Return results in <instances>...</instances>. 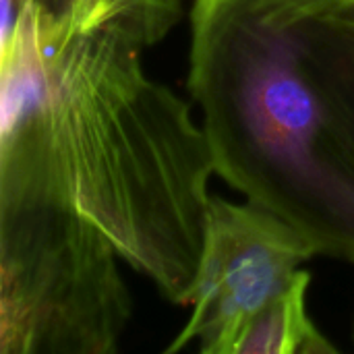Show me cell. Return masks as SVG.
Segmentation results:
<instances>
[{
    "label": "cell",
    "instance_id": "cell-1",
    "mask_svg": "<svg viewBox=\"0 0 354 354\" xmlns=\"http://www.w3.org/2000/svg\"><path fill=\"white\" fill-rule=\"evenodd\" d=\"M110 25L68 31L23 8L0 33V201L50 199L191 305L216 174L189 104Z\"/></svg>",
    "mask_w": 354,
    "mask_h": 354
},
{
    "label": "cell",
    "instance_id": "cell-2",
    "mask_svg": "<svg viewBox=\"0 0 354 354\" xmlns=\"http://www.w3.org/2000/svg\"><path fill=\"white\" fill-rule=\"evenodd\" d=\"M187 83L216 174L354 266V6L195 0Z\"/></svg>",
    "mask_w": 354,
    "mask_h": 354
},
{
    "label": "cell",
    "instance_id": "cell-3",
    "mask_svg": "<svg viewBox=\"0 0 354 354\" xmlns=\"http://www.w3.org/2000/svg\"><path fill=\"white\" fill-rule=\"evenodd\" d=\"M112 241L50 199L0 201V354H112L133 315Z\"/></svg>",
    "mask_w": 354,
    "mask_h": 354
},
{
    "label": "cell",
    "instance_id": "cell-4",
    "mask_svg": "<svg viewBox=\"0 0 354 354\" xmlns=\"http://www.w3.org/2000/svg\"><path fill=\"white\" fill-rule=\"evenodd\" d=\"M315 255V245L276 214L212 195L191 317L166 353L199 342L203 354H234L249 322Z\"/></svg>",
    "mask_w": 354,
    "mask_h": 354
},
{
    "label": "cell",
    "instance_id": "cell-5",
    "mask_svg": "<svg viewBox=\"0 0 354 354\" xmlns=\"http://www.w3.org/2000/svg\"><path fill=\"white\" fill-rule=\"evenodd\" d=\"M311 274L301 270L247 326L234 354H330L338 348L319 332L307 311Z\"/></svg>",
    "mask_w": 354,
    "mask_h": 354
},
{
    "label": "cell",
    "instance_id": "cell-6",
    "mask_svg": "<svg viewBox=\"0 0 354 354\" xmlns=\"http://www.w3.org/2000/svg\"><path fill=\"white\" fill-rule=\"evenodd\" d=\"M112 27L141 48L162 41L183 15V0H110Z\"/></svg>",
    "mask_w": 354,
    "mask_h": 354
},
{
    "label": "cell",
    "instance_id": "cell-7",
    "mask_svg": "<svg viewBox=\"0 0 354 354\" xmlns=\"http://www.w3.org/2000/svg\"><path fill=\"white\" fill-rule=\"evenodd\" d=\"M23 8H33L68 31H91L114 23L110 0H2L0 23L12 21Z\"/></svg>",
    "mask_w": 354,
    "mask_h": 354
},
{
    "label": "cell",
    "instance_id": "cell-8",
    "mask_svg": "<svg viewBox=\"0 0 354 354\" xmlns=\"http://www.w3.org/2000/svg\"><path fill=\"white\" fill-rule=\"evenodd\" d=\"M344 2H348L351 6H354V0H344Z\"/></svg>",
    "mask_w": 354,
    "mask_h": 354
}]
</instances>
